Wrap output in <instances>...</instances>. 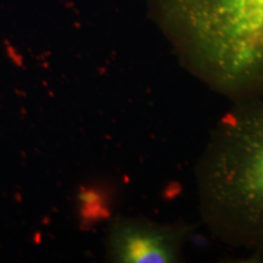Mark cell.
I'll list each match as a JSON object with an SVG mask.
<instances>
[{
	"label": "cell",
	"mask_w": 263,
	"mask_h": 263,
	"mask_svg": "<svg viewBox=\"0 0 263 263\" xmlns=\"http://www.w3.org/2000/svg\"><path fill=\"white\" fill-rule=\"evenodd\" d=\"M183 61L239 101L263 95V0H147Z\"/></svg>",
	"instance_id": "obj_1"
},
{
	"label": "cell",
	"mask_w": 263,
	"mask_h": 263,
	"mask_svg": "<svg viewBox=\"0 0 263 263\" xmlns=\"http://www.w3.org/2000/svg\"><path fill=\"white\" fill-rule=\"evenodd\" d=\"M206 222L232 244L263 254V95L240 101L200 168Z\"/></svg>",
	"instance_id": "obj_2"
},
{
	"label": "cell",
	"mask_w": 263,
	"mask_h": 263,
	"mask_svg": "<svg viewBox=\"0 0 263 263\" xmlns=\"http://www.w3.org/2000/svg\"><path fill=\"white\" fill-rule=\"evenodd\" d=\"M182 250L178 229L140 219L116 221L107 236L108 257L114 262H177Z\"/></svg>",
	"instance_id": "obj_3"
}]
</instances>
